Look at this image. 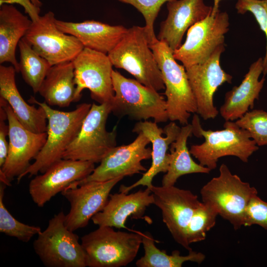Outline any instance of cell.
<instances>
[{"mask_svg": "<svg viewBox=\"0 0 267 267\" xmlns=\"http://www.w3.org/2000/svg\"><path fill=\"white\" fill-rule=\"evenodd\" d=\"M28 102L44 109L47 120V136L34 162L17 178L18 182L26 175L30 177L44 173L52 164L63 159L66 149L79 134L91 106L89 103H83L74 110L64 112L52 109L45 102H39L33 96Z\"/></svg>", "mask_w": 267, "mask_h": 267, "instance_id": "1", "label": "cell"}, {"mask_svg": "<svg viewBox=\"0 0 267 267\" xmlns=\"http://www.w3.org/2000/svg\"><path fill=\"white\" fill-rule=\"evenodd\" d=\"M191 125L192 134L197 137H203L205 140L200 144L191 145L190 153L200 165L211 171L216 169L222 157L235 156L247 163L253 153L259 149L249 133L233 121H225L222 130H205L198 115L195 114Z\"/></svg>", "mask_w": 267, "mask_h": 267, "instance_id": "2", "label": "cell"}, {"mask_svg": "<svg viewBox=\"0 0 267 267\" xmlns=\"http://www.w3.org/2000/svg\"><path fill=\"white\" fill-rule=\"evenodd\" d=\"M113 64L157 91L165 89L161 72L156 60L144 27L133 26L108 53Z\"/></svg>", "mask_w": 267, "mask_h": 267, "instance_id": "3", "label": "cell"}, {"mask_svg": "<svg viewBox=\"0 0 267 267\" xmlns=\"http://www.w3.org/2000/svg\"><path fill=\"white\" fill-rule=\"evenodd\" d=\"M149 46L161 72L169 120L187 125L191 114L196 113L197 109L185 68L177 62L174 50L165 42L158 40Z\"/></svg>", "mask_w": 267, "mask_h": 267, "instance_id": "4", "label": "cell"}, {"mask_svg": "<svg viewBox=\"0 0 267 267\" xmlns=\"http://www.w3.org/2000/svg\"><path fill=\"white\" fill-rule=\"evenodd\" d=\"M112 79L114 95L111 112L115 116L138 121L152 118L157 123L169 120L166 100L158 91L117 71L113 70Z\"/></svg>", "mask_w": 267, "mask_h": 267, "instance_id": "5", "label": "cell"}, {"mask_svg": "<svg viewBox=\"0 0 267 267\" xmlns=\"http://www.w3.org/2000/svg\"><path fill=\"white\" fill-rule=\"evenodd\" d=\"M219 176L212 178L200 190L202 202L213 206L219 215L228 221L235 230L244 226L245 211L257 190L232 174L222 164Z\"/></svg>", "mask_w": 267, "mask_h": 267, "instance_id": "6", "label": "cell"}, {"mask_svg": "<svg viewBox=\"0 0 267 267\" xmlns=\"http://www.w3.org/2000/svg\"><path fill=\"white\" fill-rule=\"evenodd\" d=\"M142 233L115 231L100 226L81 238L87 267H121L135 258L142 244Z\"/></svg>", "mask_w": 267, "mask_h": 267, "instance_id": "7", "label": "cell"}, {"mask_svg": "<svg viewBox=\"0 0 267 267\" xmlns=\"http://www.w3.org/2000/svg\"><path fill=\"white\" fill-rule=\"evenodd\" d=\"M63 211L55 214L33 242V248L46 267H86L87 258L79 236L65 224Z\"/></svg>", "mask_w": 267, "mask_h": 267, "instance_id": "8", "label": "cell"}, {"mask_svg": "<svg viewBox=\"0 0 267 267\" xmlns=\"http://www.w3.org/2000/svg\"><path fill=\"white\" fill-rule=\"evenodd\" d=\"M111 112V103L91 104L79 134L66 149L63 159L100 163L117 146V126L110 132L106 129Z\"/></svg>", "mask_w": 267, "mask_h": 267, "instance_id": "9", "label": "cell"}, {"mask_svg": "<svg viewBox=\"0 0 267 267\" xmlns=\"http://www.w3.org/2000/svg\"><path fill=\"white\" fill-rule=\"evenodd\" d=\"M0 105L6 113L9 127L8 155L0 169V179L6 186H11V181L24 173L31 165V160L39 153L46 142L47 134L36 133L26 129L8 103L1 97Z\"/></svg>", "mask_w": 267, "mask_h": 267, "instance_id": "10", "label": "cell"}, {"mask_svg": "<svg viewBox=\"0 0 267 267\" xmlns=\"http://www.w3.org/2000/svg\"><path fill=\"white\" fill-rule=\"evenodd\" d=\"M229 18L225 11L219 10L197 22L187 32L184 43L174 51V56L185 68L204 63L216 49L224 44L229 31Z\"/></svg>", "mask_w": 267, "mask_h": 267, "instance_id": "11", "label": "cell"}, {"mask_svg": "<svg viewBox=\"0 0 267 267\" xmlns=\"http://www.w3.org/2000/svg\"><path fill=\"white\" fill-rule=\"evenodd\" d=\"M56 19L53 12H47L32 22L23 37L51 66L72 61L84 48L77 38L57 27Z\"/></svg>", "mask_w": 267, "mask_h": 267, "instance_id": "12", "label": "cell"}, {"mask_svg": "<svg viewBox=\"0 0 267 267\" xmlns=\"http://www.w3.org/2000/svg\"><path fill=\"white\" fill-rule=\"evenodd\" d=\"M76 86V102L87 89L92 99L99 104L111 103L114 92L113 64L107 54L85 48L72 61Z\"/></svg>", "mask_w": 267, "mask_h": 267, "instance_id": "13", "label": "cell"}, {"mask_svg": "<svg viewBox=\"0 0 267 267\" xmlns=\"http://www.w3.org/2000/svg\"><path fill=\"white\" fill-rule=\"evenodd\" d=\"M149 188L153 194L154 204L161 210L163 221L174 239L188 251L192 250L187 240V227L202 202L191 191L174 185H153Z\"/></svg>", "mask_w": 267, "mask_h": 267, "instance_id": "14", "label": "cell"}, {"mask_svg": "<svg viewBox=\"0 0 267 267\" xmlns=\"http://www.w3.org/2000/svg\"><path fill=\"white\" fill-rule=\"evenodd\" d=\"M150 143L142 133L127 145L116 146L102 159L100 164L87 178L69 186H77L91 181H105L118 177L131 176L147 170L141 161L151 158L152 149L147 147Z\"/></svg>", "mask_w": 267, "mask_h": 267, "instance_id": "15", "label": "cell"}, {"mask_svg": "<svg viewBox=\"0 0 267 267\" xmlns=\"http://www.w3.org/2000/svg\"><path fill=\"white\" fill-rule=\"evenodd\" d=\"M225 44L219 46L204 63L185 68L197 104V114L204 120L214 119L219 112L214 104V95L222 84L231 83L232 76L220 65Z\"/></svg>", "mask_w": 267, "mask_h": 267, "instance_id": "16", "label": "cell"}, {"mask_svg": "<svg viewBox=\"0 0 267 267\" xmlns=\"http://www.w3.org/2000/svg\"><path fill=\"white\" fill-rule=\"evenodd\" d=\"M124 177L105 181H91L77 186H68L61 194L70 204L65 215V224L72 231L86 226L91 218L106 205L110 193Z\"/></svg>", "mask_w": 267, "mask_h": 267, "instance_id": "17", "label": "cell"}, {"mask_svg": "<svg viewBox=\"0 0 267 267\" xmlns=\"http://www.w3.org/2000/svg\"><path fill=\"white\" fill-rule=\"evenodd\" d=\"M94 169V163L91 162L62 159L31 179L30 196L38 207H42L70 184L87 178Z\"/></svg>", "mask_w": 267, "mask_h": 267, "instance_id": "18", "label": "cell"}, {"mask_svg": "<svg viewBox=\"0 0 267 267\" xmlns=\"http://www.w3.org/2000/svg\"><path fill=\"white\" fill-rule=\"evenodd\" d=\"M180 130L175 122L171 121L164 128H159L155 122L140 121L137 122L133 129V132L142 133L152 143V163L150 167L142 177L130 186L121 185L119 191L128 193L132 189L139 185L150 188L154 178L160 173H166L169 168L170 154L167 153L169 146L177 138Z\"/></svg>", "mask_w": 267, "mask_h": 267, "instance_id": "19", "label": "cell"}, {"mask_svg": "<svg viewBox=\"0 0 267 267\" xmlns=\"http://www.w3.org/2000/svg\"><path fill=\"white\" fill-rule=\"evenodd\" d=\"M168 15L160 24L159 41L174 51L180 45L183 37L192 26L211 14L212 6L204 0H173L167 3Z\"/></svg>", "mask_w": 267, "mask_h": 267, "instance_id": "20", "label": "cell"}, {"mask_svg": "<svg viewBox=\"0 0 267 267\" xmlns=\"http://www.w3.org/2000/svg\"><path fill=\"white\" fill-rule=\"evenodd\" d=\"M151 204H154V196L148 187L131 194L119 192L110 194L103 209L93 216L91 220L98 226L125 228L128 218H143L146 208Z\"/></svg>", "mask_w": 267, "mask_h": 267, "instance_id": "21", "label": "cell"}, {"mask_svg": "<svg viewBox=\"0 0 267 267\" xmlns=\"http://www.w3.org/2000/svg\"><path fill=\"white\" fill-rule=\"evenodd\" d=\"M263 71V58L260 57L250 65L241 84L226 92L219 111L225 121L237 120L253 108L265 82V77L259 80Z\"/></svg>", "mask_w": 267, "mask_h": 267, "instance_id": "22", "label": "cell"}, {"mask_svg": "<svg viewBox=\"0 0 267 267\" xmlns=\"http://www.w3.org/2000/svg\"><path fill=\"white\" fill-rule=\"evenodd\" d=\"M55 23L61 31L77 38L84 47L106 54L116 46L128 30L123 25H110L95 20L73 22L56 19Z\"/></svg>", "mask_w": 267, "mask_h": 267, "instance_id": "23", "label": "cell"}, {"mask_svg": "<svg viewBox=\"0 0 267 267\" xmlns=\"http://www.w3.org/2000/svg\"><path fill=\"white\" fill-rule=\"evenodd\" d=\"M12 65L0 66V97L6 100L22 125L36 133L47 132V120L44 109L27 103L16 85L15 73Z\"/></svg>", "mask_w": 267, "mask_h": 267, "instance_id": "24", "label": "cell"}, {"mask_svg": "<svg viewBox=\"0 0 267 267\" xmlns=\"http://www.w3.org/2000/svg\"><path fill=\"white\" fill-rule=\"evenodd\" d=\"M32 22L12 4L5 3L0 6V63H10L17 73H19V69L15 50Z\"/></svg>", "mask_w": 267, "mask_h": 267, "instance_id": "25", "label": "cell"}, {"mask_svg": "<svg viewBox=\"0 0 267 267\" xmlns=\"http://www.w3.org/2000/svg\"><path fill=\"white\" fill-rule=\"evenodd\" d=\"M76 91L74 68L71 61L51 66L39 93L49 106L67 107L76 102Z\"/></svg>", "mask_w": 267, "mask_h": 267, "instance_id": "26", "label": "cell"}, {"mask_svg": "<svg viewBox=\"0 0 267 267\" xmlns=\"http://www.w3.org/2000/svg\"><path fill=\"white\" fill-rule=\"evenodd\" d=\"M192 126L180 128L176 139L170 145V162L168 170L162 180L163 186H173L181 176L194 173L209 174L211 170L196 163L191 158L187 140L192 134Z\"/></svg>", "mask_w": 267, "mask_h": 267, "instance_id": "27", "label": "cell"}, {"mask_svg": "<svg viewBox=\"0 0 267 267\" xmlns=\"http://www.w3.org/2000/svg\"><path fill=\"white\" fill-rule=\"evenodd\" d=\"M142 235L144 254L136 262L137 267H181L186 262L200 264L205 259L204 254L193 250L186 256L180 255L177 250L168 255L165 250H161L156 246L155 241L149 232H145Z\"/></svg>", "mask_w": 267, "mask_h": 267, "instance_id": "28", "label": "cell"}, {"mask_svg": "<svg viewBox=\"0 0 267 267\" xmlns=\"http://www.w3.org/2000/svg\"><path fill=\"white\" fill-rule=\"evenodd\" d=\"M18 47L20 52L19 72L33 92H39L51 65L38 54L24 38L19 41Z\"/></svg>", "mask_w": 267, "mask_h": 267, "instance_id": "29", "label": "cell"}, {"mask_svg": "<svg viewBox=\"0 0 267 267\" xmlns=\"http://www.w3.org/2000/svg\"><path fill=\"white\" fill-rule=\"evenodd\" d=\"M6 185L0 182V232L16 238L19 240L28 242L42 229L38 226L30 225L17 220L7 210L3 203V196Z\"/></svg>", "mask_w": 267, "mask_h": 267, "instance_id": "30", "label": "cell"}, {"mask_svg": "<svg viewBox=\"0 0 267 267\" xmlns=\"http://www.w3.org/2000/svg\"><path fill=\"white\" fill-rule=\"evenodd\" d=\"M218 215V212L213 206L202 202L194 211L187 227L188 243L205 240L207 232L215 226Z\"/></svg>", "mask_w": 267, "mask_h": 267, "instance_id": "31", "label": "cell"}, {"mask_svg": "<svg viewBox=\"0 0 267 267\" xmlns=\"http://www.w3.org/2000/svg\"><path fill=\"white\" fill-rule=\"evenodd\" d=\"M235 123L246 130L259 147L267 145V112L254 109L247 112Z\"/></svg>", "mask_w": 267, "mask_h": 267, "instance_id": "32", "label": "cell"}, {"mask_svg": "<svg viewBox=\"0 0 267 267\" xmlns=\"http://www.w3.org/2000/svg\"><path fill=\"white\" fill-rule=\"evenodd\" d=\"M134 7L143 15L144 26L149 44L158 40L154 30V24L161 6L166 2L173 0H117Z\"/></svg>", "mask_w": 267, "mask_h": 267, "instance_id": "33", "label": "cell"}, {"mask_svg": "<svg viewBox=\"0 0 267 267\" xmlns=\"http://www.w3.org/2000/svg\"><path fill=\"white\" fill-rule=\"evenodd\" d=\"M235 8L239 14H252L266 38V48L263 58V74H267V0H237Z\"/></svg>", "mask_w": 267, "mask_h": 267, "instance_id": "34", "label": "cell"}, {"mask_svg": "<svg viewBox=\"0 0 267 267\" xmlns=\"http://www.w3.org/2000/svg\"><path fill=\"white\" fill-rule=\"evenodd\" d=\"M257 224L267 230V202L257 195L250 199L245 211L244 226Z\"/></svg>", "mask_w": 267, "mask_h": 267, "instance_id": "35", "label": "cell"}, {"mask_svg": "<svg viewBox=\"0 0 267 267\" xmlns=\"http://www.w3.org/2000/svg\"><path fill=\"white\" fill-rule=\"evenodd\" d=\"M7 120V114L4 108L0 105V167L5 163L8 152L9 143L6 137L8 136L9 127L5 121Z\"/></svg>", "mask_w": 267, "mask_h": 267, "instance_id": "36", "label": "cell"}, {"mask_svg": "<svg viewBox=\"0 0 267 267\" xmlns=\"http://www.w3.org/2000/svg\"><path fill=\"white\" fill-rule=\"evenodd\" d=\"M5 3H18L21 5L24 8L25 13L29 15L32 21H36L40 16V7L35 6L30 0H5L2 4Z\"/></svg>", "mask_w": 267, "mask_h": 267, "instance_id": "37", "label": "cell"}, {"mask_svg": "<svg viewBox=\"0 0 267 267\" xmlns=\"http://www.w3.org/2000/svg\"><path fill=\"white\" fill-rule=\"evenodd\" d=\"M222 0H213V5L212 6V15H215L216 13L220 10L219 4Z\"/></svg>", "mask_w": 267, "mask_h": 267, "instance_id": "38", "label": "cell"}, {"mask_svg": "<svg viewBox=\"0 0 267 267\" xmlns=\"http://www.w3.org/2000/svg\"><path fill=\"white\" fill-rule=\"evenodd\" d=\"M36 6L41 7L43 4L40 0H30Z\"/></svg>", "mask_w": 267, "mask_h": 267, "instance_id": "39", "label": "cell"}, {"mask_svg": "<svg viewBox=\"0 0 267 267\" xmlns=\"http://www.w3.org/2000/svg\"><path fill=\"white\" fill-rule=\"evenodd\" d=\"M4 0H0V6H1V5H2L3 2V1H4Z\"/></svg>", "mask_w": 267, "mask_h": 267, "instance_id": "40", "label": "cell"}]
</instances>
